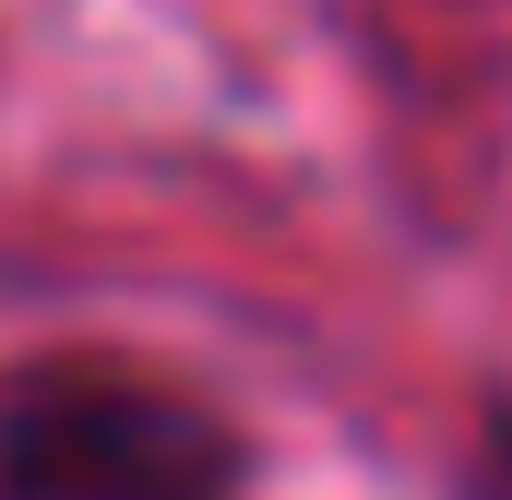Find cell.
<instances>
[{"instance_id": "1", "label": "cell", "mask_w": 512, "mask_h": 500, "mask_svg": "<svg viewBox=\"0 0 512 500\" xmlns=\"http://www.w3.org/2000/svg\"><path fill=\"white\" fill-rule=\"evenodd\" d=\"M239 429L143 370H60L0 381V500H239Z\"/></svg>"}, {"instance_id": "2", "label": "cell", "mask_w": 512, "mask_h": 500, "mask_svg": "<svg viewBox=\"0 0 512 500\" xmlns=\"http://www.w3.org/2000/svg\"><path fill=\"white\" fill-rule=\"evenodd\" d=\"M465 500H512V393L477 417V453H465Z\"/></svg>"}]
</instances>
